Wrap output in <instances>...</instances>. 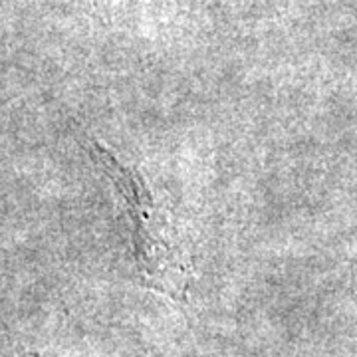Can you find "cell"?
<instances>
[{
	"label": "cell",
	"instance_id": "cell-1",
	"mask_svg": "<svg viewBox=\"0 0 357 357\" xmlns=\"http://www.w3.org/2000/svg\"><path fill=\"white\" fill-rule=\"evenodd\" d=\"M89 155L112 183L143 284L173 300H185L191 262L165 204L155 197L139 169L119 159L105 143L89 139Z\"/></svg>",
	"mask_w": 357,
	"mask_h": 357
}]
</instances>
